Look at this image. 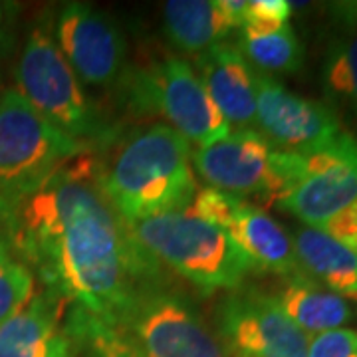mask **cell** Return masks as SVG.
Returning <instances> with one entry per match:
<instances>
[{
    "instance_id": "obj_13",
    "label": "cell",
    "mask_w": 357,
    "mask_h": 357,
    "mask_svg": "<svg viewBox=\"0 0 357 357\" xmlns=\"http://www.w3.org/2000/svg\"><path fill=\"white\" fill-rule=\"evenodd\" d=\"M56 44L82 84L109 86L126 62V40L115 22L102 10L70 2L56 22Z\"/></svg>"
},
{
    "instance_id": "obj_17",
    "label": "cell",
    "mask_w": 357,
    "mask_h": 357,
    "mask_svg": "<svg viewBox=\"0 0 357 357\" xmlns=\"http://www.w3.org/2000/svg\"><path fill=\"white\" fill-rule=\"evenodd\" d=\"M298 272L342 298H357V252L324 230L300 227L292 236Z\"/></svg>"
},
{
    "instance_id": "obj_16",
    "label": "cell",
    "mask_w": 357,
    "mask_h": 357,
    "mask_svg": "<svg viewBox=\"0 0 357 357\" xmlns=\"http://www.w3.org/2000/svg\"><path fill=\"white\" fill-rule=\"evenodd\" d=\"M244 13L246 0H169L163 4V30L175 48L199 56L227 42L244 24Z\"/></svg>"
},
{
    "instance_id": "obj_4",
    "label": "cell",
    "mask_w": 357,
    "mask_h": 357,
    "mask_svg": "<svg viewBox=\"0 0 357 357\" xmlns=\"http://www.w3.org/2000/svg\"><path fill=\"white\" fill-rule=\"evenodd\" d=\"M16 84L26 102L68 137L82 143L107 137V128L46 28H34L26 40Z\"/></svg>"
},
{
    "instance_id": "obj_8",
    "label": "cell",
    "mask_w": 357,
    "mask_h": 357,
    "mask_svg": "<svg viewBox=\"0 0 357 357\" xmlns=\"http://www.w3.org/2000/svg\"><path fill=\"white\" fill-rule=\"evenodd\" d=\"M8 89L0 96V197L34 187L70 157L88 151Z\"/></svg>"
},
{
    "instance_id": "obj_7",
    "label": "cell",
    "mask_w": 357,
    "mask_h": 357,
    "mask_svg": "<svg viewBox=\"0 0 357 357\" xmlns=\"http://www.w3.org/2000/svg\"><path fill=\"white\" fill-rule=\"evenodd\" d=\"M357 203V141L347 131L312 153H286V191L276 206L321 229Z\"/></svg>"
},
{
    "instance_id": "obj_21",
    "label": "cell",
    "mask_w": 357,
    "mask_h": 357,
    "mask_svg": "<svg viewBox=\"0 0 357 357\" xmlns=\"http://www.w3.org/2000/svg\"><path fill=\"white\" fill-rule=\"evenodd\" d=\"M66 328L76 344L88 349L89 357H145L121 328L109 326L77 307H70L66 314Z\"/></svg>"
},
{
    "instance_id": "obj_5",
    "label": "cell",
    "mask_w": 357,
    "mask_h": 357,
    "mask_svg": "<svg viewBox=\"0 0 357 357\" xmlns=\"http://www.w3.org/2000/svg\"><path fill=\"white\" fill-rule=\"evenodd\" d=\"M128 91L135 109L167 119L165 126L197 147L222 139L232 129L185 58L167 56L141 68L129 77Z\"/></svg>"
},
{
    "instance_id": "obj_20",
    "label": "cell",
    "mask_w": 357,
    "mask_h": 357,
    "mask_svg": "<svg viewBox=\"0 0 357 357\" xmlns=\"http://www.w3.org/2000/svg\"><path fill=\"white\" fill-rule=\"evenodd\" d=\"M236 48L255 72L266 76L296 74L304 62L302 44L290 24L268 32L241 28Z\"/></svg>"
},
{
    "instance_id": "obj_3",
    "label": "cell",
    "mask_w": 357,
    "mask_h": 357,
    "mask_svg": "<svg viewBox=\"0 0 357 357\" xmlns=\"http://www.w3.org/2000/svg\"><path fill=\"white\" fill-rule=\"evenodd\" d=\"M133 241L204 292L238 290L255 270L229 234L189 211H175L128 225Z\"/></svg>"
},
{
    "instance_id": "obj_6",
    "label": "cell",
    "mask_w": 357,
    "mask_h": 357,
    "mask_svg": "<svg viewBox=\"0 0 357 357\" xmlns=\"http://www.w3.org/2000/svg\"><path fill=\"white\" fill-rule=\"evenodd\" d=\"M117 328L145 357H232L191 302L163 290L159 282L143 284L133 294Z\"/></svg>"
},
{
    "instance_id": "obj_23",
    "label": "cell",
    "mask_w": 357,
    "mask_h": 357,
    "mask_svg": "<svg viewBox=\"0 0 357 357\" xmlns=\"http://www.w3.org/2000/svg\"><path fill=\"white\" fill-rule=\"evenodd\" d=\"M290 16H292V4L286 0H252L246 2L244 24L241 28H250L258 32L278 30L282 26H288Z\"/></svg>"
},
{
    "instance_id": "obj_19",
    "label": "cell",
    "mask_w": 357,
    "mask_h": 357,
    "mask_svg": "<svg viewBox=\"0 0 357 357\" xmlns=\"http://www.w3.org/2000/svg\"><path fill=\"white\" fill-rule=\"evenodd\" d=\"M321 79L326 96L357 117V2H342L333 8Z\"/></svg>"
},
{
    "instance_id": "obj_1",
    "label": "cell",
    "mask_w": 357,
    "mask_h": 357,
    "mask_svg": "<svg viewBox=\"0 0 357 357\" xmlns=\"http://www.w3.org/2000/svg\"><path fill=\"white\" fill-rule=\"evenodd\" d=\"M102 175L91 149L70 157L34 187L0 197V229L48 292L117 326L133 294L161 282V266L115 213Z\"/></svg>"
},
{
    "instance_id": "obj_25",
    "label": "cell",
    "mask_w": 357,
    "mask_h": 357,
    "mask_svg": "<svg viewBox=\"0 0 357 357\" xmlns=\"http://www.w3.org/2000/svg\"><path fill=\"white\" fill-rule=\"evenodd\" d=\"M319 230H324L337 243L345 244L347 248L357 252V203L349 204L340 215L328 220Z\"/></svg>"
},
{
    "instance_id": "obj_11",
    "label": "cell",
    "mask_w": 357,
    "mask_h": 357,
    "mask_svg": "<svg viewBox=\"0 0 357 357\" xmlns=\"http://www.w3.org/2000/svg\"><path fill=\"white\" fill-rule=\"evenodd\" d=\"M197 217L222 229L241 248L255 272L290 278L298 272L292 236L276 218L256 204L206 189L195 203Z\"/></svg>"
},
{
    "instance_id": "obj_18",
    "label": "cell",
    "mask_w": 357,
    "mask_h": 357,
    "mask_svg": "<svg viewBox=\"0 0 357 357\" xmlns=\"http://www.w3.org/2000/svg\"><path fill=\"white\" fill-rule=\"evenodd\" d=\"M272 298L306 335L340 330L354 316V310L345 298L330 292L328 288L310 280L304 274L284 278L282 286L272 294Z\"/></svg>"
},
{
    "instance_id": "obj_22",
    "label": "cell",
    "mask_w": 357,
    "mask_h": 357,
    "mask_svg": "<svg viewBox=\"0 0 357 357\" xmlns=\"http://www.w3.org/2000/svg\"><path fill=\"white\" fill-rule=\"evenodd\" d=\"M34 296L32 270L0 238V324L13 318Z\"/></svg>"
},
{
    "instance_id": "obj_15",
    "label": "cell",
    "mask_w": 357,
    "mask_h": 357,
    "mask_svg": "<svg viewBox=\"0 0 357 357\" xmlns=\"http://www.w3.org/2000/svg\"><path fill=\"white\" fill-rule=\"evenodd\" d=\"M197 74L208 98L232 129L256 123L255 72L236 44L220 42L197 56Z\"/></svg>"
},
{
    "instance_id": "obj_12",
    "label": "cell",
    "mask_w": 357,
    "mask_h": 357,
    "mask_svg": "<svg viewBox=\"0 0 357 357\" xmlns=\"http://www.w3.org/2000/svg\"><path fill=\"white\" fill-rule=\"evenodd\" d=\"M255 89L256 126L278 151L312 153L344 133L330 105L296 96L274 76L255 72Z\"/></svg>"
},
{
    "instance_id": "obj_10",
    "label": "cell",
    "mask_w": 357,
    "mask_h": 357,
    "mask_svg": "<svg viewBox=\"0 0 357 357\" xmlns=\"http://www.w3.org/2000/svg\"><path fill=\"white\" fill-rule=\"evenodd\" d=\"M217 335L232 357H307L310 337L272 294H227L217 306Z\"/></svg>"
},
{
    "instance_id": "obj_9",
    "label": "cell",
    "mask_w": 357,
    "mask_h": 357,
    "mask_svg": "<svg viewBox=\"0 0 357 357\" xmlns=\"http://www.w3.org/2000/svg\"><path fill=\"white\" fill-rule=\"evenodd\" d=\"M192 165L211 189L230 197H260L268 204L280 199V151L252 128L230 129L222 139L197 147Z\"/></svg>"
},
{
    "instance_id": "obj_14",
    "label": "cell",
    "mask_w": 357,
    "mask_h": 357,
    "mask_svg": "<svg viewBox=\"0 0 357 357\" xmlns=\"http://www.w3.org/2000/svg\"><path fill=\"white\" fill-rule=\"evenodd\" d=\"M62 298L34 294L13 318L0 324V357H76V342L66 328Z\"/></svg>"
},
{
    "instance_id": "obj_24",
    "label": "cell",
    "mask_w": 357,
    "mask_h": 357,
    "mask_svg": "<svg viewBox=\"0 0 357 357\" xmlns=\"http://www.w3.org/2000/svg\"><path fill=\"white\" fill-rule=\"evenodd\" d=\"M307 357H357V332L340 328L312 335Z\"/></svg>"
},
{
    "instance_id": "obj_2",
    "label": "cell",
    "mask_w": 357,
    "mask_h": 357,
    "mask_svg": "<svg viewBox=\"0 0 357 357\" xmlns=\"http://www.w3.org/2000/svg\"><path fill=\"white\" fill-rule=\"evenodd\" d=\"M102 187L128 225L187 211L197 195L191 143L165 123L131 135L103 167Z\"/></svg>"
}]
</instances>
